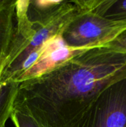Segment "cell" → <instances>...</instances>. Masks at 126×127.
Returning a JSON list of instances; mask_svg holds the SVG:
<instances>
[{"instance_id":"cell-1","label":"cell","mask_w":126,"mask_h":127,"mask_svg":"<svg viewBox=\"0 0 126 127\" xmlns=\"http://www.w3.org/2000/svg\"><path fill=\"white\" fill-rule=\"evenodd\" d=\"M126 76V53L108 46L86 50L19 84L13 110L39 127H78L99 94Z\"/></svg>"},{"instance_id":"cell-2","label":"cell","mask_w":126,"mask_h":127,"mask_svg":"<svg viewBox=\"0 0 126 127\" xmlns=\"http://www.w3.org/2000/svg\"><path fill=\"white\" fill-rule=\"evenodd\" d=\"M126 29V22L107 19L91 11H82L63 30L60 35L67 47L89 49L105 46Z\"/></svg>"},{"instance_id":"cell-3","label":"cell","mask_w":126,"mask_h":127,"mask_svg":"<svg viewBox=\"0 0 126 127\" xmlns=\"http://www.w3.org/2000/svg\"><path fill=\"white\" fill-rule=\"evenodd\" d=\"M78 127H126V76L99 94Z\"/></svg>"},{"instance_id":"cell-4","label":"cell","mask_w":126,"mask_h":127,"mask_svg":"<svg viewBox=\"0 0 126 127\" xmlns=\"http://www.w3.org/2000/svg\"><path fill=\"white\" fill-rule=\"evenodd\" d=\"M86 50L88 49L70 48L65 45L60 35L55 36L43 44L42 52L36 63L21 74L16 83L40 76Z\"/></svg>"},{"instance_id":"cell-5","label":"cell","mask_w":126,"mask_h":127,"mask_svg":"<svg viewBox=\"0 0 126 127\" xmlns=\"http://www.w3.org/2000/svg\"><path fill=\"white\" fill-rule=\"evenodd\" d=\"M74 1L62 0H29L27 11L28 21L44 24L72 7Z\"/></svg>"},{"instance_id":"cell-6","label":"cell","mask_w":126,"mask_h":127,"mask_svg":"<svg viewBox=\"0 0 126 127\" xmlns=\"http://www.w3.org/2000/svg\"><path fill=\"white\" fill-rule=\"evenodd\" d=\"M15 0H0V57L5 60L16 28Z\"/></svg>"},{"instance_id":"cell-7","label":"cell","mask_w":126,"mask_h":127,"mask_svg":"<svg viewBox=\"0 0 126 127\" xmlns=\"http://www.w3.org/2000/svg\"><path fill=\"white\" fill-rule=\"evenodd\" d=\"M85 8L101 17L126 22V0H85Z\"/></svg>"},{"instance_id":"cell-8","label":"cell","mask_w":126,"mask_h":127,"mask_svg":"<svg viewBox=\"0 0 126 127\" xmlns=\"http://www.w3.org/2000/svg\"><path fill=\"white\" fill-rule=\"evenodd\" d=\"M19 84L11 81L0 83V127H4L11 117Z\"/></svg>"},{"instance_id":"cell-9","label":"cell","mask_w":126,"mask_h":127,"mask_svg":"<svg viewBox=\"0 0 126 127\" xmlns=\"http://www.w3.org/2000/svg\"><path fill=\"white\" fill-rule=\"evenodd\" d=\"M10 118L16 127H39L30 117L18 110H12Z\"/></svg>"},{"instance_id":"cell-10","label":"cell","mask_w":126,"mask_h":127,"mask_svg":"<svg viewBox=\"0 0 126 127\" xmlns=\"http://www.w3.org/2000/svg\"><path fill=\"white\" fill-rule=\"evenodd\" d=\"M122 53H126V29L106 45Z\"/></svg>"},{"instance_id":"cell-11","label":"cell","mask_w":126,"mask_h":127,"mask_svg":"<svg viewBox=\"0 0 126 127\" xmlns=\"http://www.w3.org/2000/svg\"><path fill=\"white\" fill-rule=\"evenodd\" d=\"M4 61V59H3V58H2L0 57V73H1V69H2V64H3Z\"/></svg>"}]
</instances>
